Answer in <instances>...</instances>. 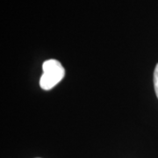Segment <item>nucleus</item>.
<instances>
[{
  "label": "nucleus",
  "mask_w": 158,
  "mask_h": 158,
  "mask_svg": "<svg viewBox=\"0 0 158 158\" xmlns=\"http://www.w3.org/2000/svg\"><path fill=\"white\" fill-rule=\"evenodd\" d=\"M43 74L40 79V85L42 90H51L62 81L65 75V69L62 63L56 59L45 61L42 64Z\"/></svg>",
  "instance_id": "obj_1"
},
{
  "label": "nucleus",
  "mask_w": 158,
  "mask_h": 158,
  "mask_svg": "<svg viewBox=\"0 0 158 158\" xmlns=\"http://www.w3.org/2000/svg\"><path fill=\"white\" fill-rule=\"evenodd\" d=\"M154 87H155V92L158 98V63L156 64L155 71H154Z\"/></svg>",
  "instance_id": "obj_2"
}]
</instances>
